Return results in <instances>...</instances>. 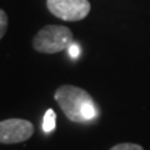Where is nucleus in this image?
<instances>
[{
  "label": "nucleus",
  "mask_w": 150,
  "mask_h": 150,
  "mask_svg": "<svg viewBox=\"0 0 150 150\" xmlns=\"http://www.w3.org/2000/svg\"><path fill=\"white\" fill-rule=\"evenodd\" d=\"M54 99L65 116L74 123H86L98 115V106L86 90L74 86L62 85L55 90Z\"/></svg>",
  "instance_id": "f257e3e1"
},
{
  "label": "nucleus",
  "mask_w": 150,
  "mask_h": 150,
  "mask_svg": "<svg viewBox=\"0 0 150 150\" xmlns=\"http://www.w3.org/2000/svg\"><path fill=\"white\" fill-rule=\"evenodd\" d=\"M74 43V36L68 26L46 25L33 39V48L38 53L55 54L68 49Z\"/></svg>",
  "instance_id": "f03ea898"
},
{
  "label": "nucleus",
  "mask_w": 150,
  "mask_h": 150,
  "mask_svg": "<svg viewBox=\"0 0 150 150\" xmlns=\"http://www.w3.org/2000/svg\"><path fill=\"white\" fill-rule=\"evenodd\" d=\"M68 50H69V54L73 59H76L79 56V54H80V48H79V45L75 44V43H73L71 45H70L68 48Z\"/></svg>",
  "instance_id": "6e6552de"
},
{
  "label": "nucleus",
  "mask_w": 150,
  "mask_h": 150,
  "mask_svg": "<svg viewBox=\"0 0 150 150\" xmlns=\"http://www.w3.org/2000/svg\"><path fill=\"white\" fill-rule=\"evenodd\" d=\"M56 128V114L53 109H48L44 115L43 130L45 133H50Z\"/></svg>",
  "instance_id": "39448f33"
},
{
  "label": "nucleus",
  "mask_w": 150,
  "mask_h": 150,
  "mask_svg": "<svg viewBox=\"0 0 150 150\" xmlns=\"http://www.w3.org/2000/svg\"><path fill=\"white\" fill-rule=\"evenodd\" d=\"M110 150H144V148L142 145L134 144V143H121L112 146Z\"/></svg>",
  "instance_id": "423d86ee"
},
{
  "label": "nucleus",
  "mask_w": 150,
  "mask_h": 150,
  "mask_svg": "<svg viewBox=\"0 0 150 150\" xmlns=\"http://www.w3.org/2000/svg\"><path fill=\"white\" fill-rule=\"evenodd\" d=\"M34 125L25 119H6L0 121V143L18 144L30 139Z\"/></svg>",
  "instance_id": "20e7f679"
},
{
  "label": "nucleus",
  "mask_w": 150,
  "mask_h": 150,
  "mask_svg": "<svg viewBox=\"0 0 150 150\" xmlns=\"http://www.w3.org/2000/svg\"><path fill=\"white\" fill-rule=\"evenodd\" d=\"M46 6L54 16L65 21H80L91 9L89 0H46Z\"/></svg>",
  "instance_id": "7ed1b4c3"
},
{
  "label": "nucleus",
  "mask_w": 150,
  "mask_h": 150,
  "mask_svg": "<svg viewBox=\"0 0 150 150\" xmlns=\"http://www.w3.org/2000/svg\"><path fill=\"white\" fill-rule=\"evenodd\" d=\"M8 29V15L5 10H0V39H3Z\"/></svg>",
  "instance_id": "0eeeda50"
}]
</instances>
